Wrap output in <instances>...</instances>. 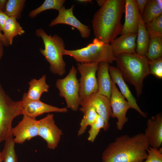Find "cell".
Returning <instances> with one entry per match:
<instances>
[{"instance_id":"obj_1","label":"cell","mask_w":162,"mask_h":162,"mask_svg":"<svg viewBox=\"0 0 162 162\" xmlns=\"http://www.w3.org/2000/svg\"><path fill=\"white\" fill-rule=\"evenodd\" d=\"M124 0H106L94 15L92 27L95 38L109 44L121 34V22L125 11Z\"/></svg>"},{"instance_id":"obj_2","label":"cell","mask_w":162,"mask_h":162,"mask_svg":"<svg viewBox=\"0 0 162 162\" xmlns=\"http://www.w3.org/2000/svg\"><path fill=\"white\" fill-rule=\"evenodd\" d=\"M143 133L117 136L102 153V162H143L149 147Z\"/></svg>"},{"instance_id":"obj_3","label":"cell","mask_w":162,"mask_h":162,"mask_svg":"<svg viewBox=\"0 0 162 162\" xmlns=\"http://www.w3.org/2000/svg\"><path fill=\"white\" fill-rule=\"evenodd\" d=\"M115 61L124 80L134 86L139 98L142 92L143 80L149 74L146 57L136 53H122L116 57Z\"/></svg>"},{"instance_id":"obj_4","label":"cell","mask_w":162,"mask_h":162,"mask_svg":"<svg viewBox=\"0 0 162 162\" xmlns=\"http://www.w3.org/2000/svg\"><path fill=\"white\" fill-rule=\"evenodd\" d=\"M36 36L42 39L44 46L39 51L50 64V70L52 73L61 76L66 72V63L63 60V51L65 49L64 41L57 34L48 35L42 28L37 29Z\"/></svg>"},{"instance_id":"obj_5","label":"cell","mask_w":162,"mask_h":162,"mask_svg":"<svg viewBox=\"0 0 162 162\" xmlns=\"http://www.w3.org/2000/svg\"><path fill=\"white\" fill-rule=\"evenodd\" d=\"M63 55L69 56L78 63H99L102 62L111 63L116 58L110 44H104L95 38L92 43L82 48L64 49Z\"/></svg>"},{"instance_id":"obj_6","label":"cell","mask_w":162,"mask_h":162,"mask_svg":"<svg viewBox=\"0 0 162 162\" xmlns=\"http://www.w3.org/2000/svg\"><path fill=\"white\" fill-rule=\"evenodd\" d=\"M21 115L23 112L21 100H12L0 85V143L13 138V121Z\"/></svg>"},{"instance_id":"obj_7","label":"cell","mask_w":162,"mask_h":162,"mask_svg":"<svg viewBox=\"0 0 162 162\" xmlns=\"http://www.w3.org/2000/svg\"><path fill=\"white\" fill-rule=\"evenodd\" d=\"M77 69L74 66L64 78L58 79L56 85L59 91V95L64 98L67 108L74 111L79 109L80 104V83L77 78Z\"/></svg>"},{"instance_id":"obj_8","label":"cell","mask_w":162,"mask_h":162,"mask_svg":"<svg viewBox=\"0 0 162 162\" xmlns=\"http://www.w3.org/2000/svg\"><path fill=\"white\" fill-rule=\"evenodd\" d=\"M77 65V69L80 75L79 96L81 101L98 92L96 73L99 63H78Z\"/></svg>"},{"instance_id":"obj_9","label":"cell","mask_w":162,"mask_h":162,"mask_svg":"<svg viewBox=\"0 0 162 162\" xmlns=\"http://www.w3.org/2000/svg\"><path fill=\"white\" fill-rule=\"evenodd\" d=\"M80 105L81 107L79 110L82 113L87 107H94L98 115L104 121V130L107 131L109 129L110 125L109 121L112 113L109 99L97 92L91 94L81 101Z\"/></svg>"},{"instance_id":"obj_10","label":"cell","mask_w":162,"mask_h":162,"mask_svg":"<svg viewBox=\"0 0 162 162\" xmlns=\"http://www.w3.org/2000/svg\"><path fill=\"white\" fill-rule=\"evenodd\" d=\"M38 136L46 141L48 148L55 149L63 134L56 124L53 114H48L38 120Z\"/></svg>"},{"instance_id":"obj_11","label":"cell","mask_w":162,"mask_h":162,"mask_svg":"<svg viewBox=\"0 0 162 162\" xmlns=\"http://www.w3.org/2000/svg\"><path fill=\"white\" fill-rule=\"evenodd\" d=\"M111 84L112 90L110 99L112 111L111 117L117 118L116 128L118 130H121L128 121L126 115L128 110L131 108L130 106L118 91L116 84L112 80Z\"/></svg>"},{"instance_id":"obj_12","label":"cell","mask_w":162,"mask_h":162,"mask_svg":"<svg viewBox=\"0 0 162 162\" xmlns=\"http://www.w3.org/2000/svg\"><path fill=\"white\" fill-rule=\"evenodd\" d=\"M22 120L13 128V136L15 143L22 144L38 136V121L36 118L23 115Z\"/></svg>"},{"instance_id":"obj_13","label":"cell","mask_w":162,"mask_h":162,"mask_svg":"<svg viewBox=\"0 0 162 162\" xmlns=\"http://www.w3.org/2000/svg\"><path fill=\"white\" fill-rule=\"evenodd\" d=\"M74 6L73 4L69 8L66 9L64 6H63L58 11L57 16L51 21L49 26L52 27L59 24L69 25L76 28L82 38H88L90 35L91 29L89 27L82 23L74 16L73 10Z\"/></svg>"},{"instance_id":"obj_14","label":"cell","mask_w":162,"mask_h":162,"mask_svg":"<svg viewBox=\"0 0 162 162\" xmlns=\"http://www.w3.org/2000/svg\"><path fill=\"white\" fill-rule=\"evenodd\" d=\"M21 101L23 115L32 117L36 118L46 113H65L68 111L67 107L58 108L45 104L40 100H32L29 99L27 97L26 92L23 94Z\"/></svg>"},{"instance_id":"obj_15","label":"cell","mask_w":162,"mask_h":162,"mask_svg":"<svg viewBox=\"0 0 162 162\" xmlns=\"http://www.w3.org/2000/svg\"><path fill=\"white\" fill-rule=\"evenodd\" d=\"M109 71L112 80L118 85L120 93L129 103L130 108L135 110L142 117L146 118L147 116V113L142 111L138 106L135 98L125 82L119 70L117 67L109 65Z\"/></svg>"},{"instance_id":"obj_16","label":"cell","mask_w":162,"mask_h":162,"mask_svg":"<svg viewBox=\"0 0 162 162\" xmlns=\"http://www.w3.org/2000/svg\"><path fill=\"white\" fill-rule=\"evenodd\" d=\"M144 134L149 146L159 148L162 144V114L159 113L148 119Z\"/></svg>"},{"instance_id":"obj_17","label":"cell","mask_w":162,"mask_h":162,"mask_svg":"<svg viewBox=\"0 0 162 162\" xmlns=\"http://www.w3.org/2000/svg\"><path fill=\"white\" fill-rule=\"evenodd\" d=\"M125 1V20L121 35L137 34L141 15L135 0Z\"/></svg>"},{"instance_id":"obj_18","label":"cell","mask_w":162,"mask_h":162,"mask_svg":"<svg viewBox=\"0 0 162 162\" xmlns=\"http://www.w3.org/2000/svg\"><path fill=\"white\" fill-rule=\"evenodd\" d=\"M137 34L121 35L110 43L115 57L122 53H133L136 52V40Z\"/></svg>"},{"instance_id":"obj_19","label":"cell","mask_w":162,"mask_h":162,"mask_svg":"<svg viewBox=\"0 0 162 162\" xmlns=\"http://www.w3.org/2000/svg\"><path fill=\"white\" fill-rule=\"evenodd\" d=\"M109 63L102 62L99 63L97 72L98 85V92L110 100L112 90L111 79L109 71Z\"/></svg>"},{"instance_id":"obj_20","label":"cell","mask_w":162,"mask_h":162,"mask_svg":"<svg viewBox=\"0 0 162 162\" xmlns=\"http://www.w3.org/2000/svg\"><path fill=\"white\" fill-rule=\"evenodd\" d=\"M29 88L27 93V97L32 100H40L42 94L48 92L49 86L46 82V75H44L38 80L32 79L28 82Z\"/></svg>"},{"instance_id":"obj_21","label":"cell","mask_w":162,"mask_h":162,"mask_svg":"<svg viewBox=\"0 0 162 162\" xmlns=\"http://www.w3.org/2000/svg\"><path fill=\"white\" fill-rule=\"evenodd\" d=\"M136 39V53L141 56H145L148 50L150 38L141 16L139 22Z\"/></svg>"},{"instance_id":"obj_22","label":"cell","mask_w":162,"mask_h":162,"mask_svg":"<svg viewBox=\"0 0 162 162\" xmlns=\"http://www.w3.org/2000/svg\"><path fill=\"white\" fill-rule=\"evenodd\" d=\"M3 31L10 45H12L15 37L21 35L25 32L14 16H8L4 25Z\"/></svg>"},{"instance_id":"obj_23","label":"cell","mask_w":162,"mask_h":162,"mask_svg":"<svg viewBox=\"0 0 162 162\" xmlns=\"http://www.w3.org/2000/svg\"><path fill=\"white\" fill-rule=\"evenodd\" d=\"M162 14V0H148L141 15L145 24Z\"/></svg>"},{"instance_id":"obj_24","label":"cell","mask_w":162,"mask_h":162,"mask_svg":"<svg viewBox=\"0 0 162 162\" xmlns=\"http://www.w3.org/2000/svg\"><path fill=\"white\" fill-rule=\"evenodd\" d=\"M148 61L162 57V37L150 38L148 48L145 56Z\"/></svg>"},{"instance_id":"obj_25","label":"cell","mask_w":162,"mask_h":162,"mask_svg":"<svg viewBox=\"0 0 162 162\" xmlns=\"http://www.w3.org/2000/svg\"><path fill=\"white\" fill-rule=\"evenodd\" d=\"M26 0H8L6 3L4 12L8 16L20 18L25 5Z\"/></svg>"},{"instance_id":"obj_26","label":"cell","mask_w":162,"mask_h":162,"mask_svg":"<svg viewBox=\"0 0 162 162\" xmlns=\"http://www.w3.org/2000/svg\"><path fill=\"white\" fill-rule=\"evenodd\" d=\"M83 113L84 115L80 123V128L77 132L78 136L84 134L87 127L95 122L98 116L94 108L92 106L87 107Z\"/></svg>"},{"instance_id":"obj_27","label":"cell","mask_w":162,"mask_h":162,"mask_svg":"<svg viewBox=\"0 0 162 162\" xmlns=\"http://www.w3.org/2000/svg\"><path fill=\"white\" fill-rule=\"evenodd\" d=\"M65 1V0H45L40 6L31 11L28 14V16L31 18H33L40 13L49 9L58 11Z\"/></svg>"},{"instance_id":"obj_28","label":"cell","mask_w":162,"mask_h":162,"mask_svg":"<svg viewBox=\"0 0 162 162\" xmlns=\"http://www.w3.org/2000/svg\"><path fill=\"white\" fill-rule=\"evenodd\" d=\"M15 144L13 138L5 141L4 147L1 152L4 162H18L14 148Z\"/></svg>"},{"instance_id":"obj_29","label":"cell","mask_w":162,"mask_h":162,"mask_svg":"<svg viewBox=\"0 0 162 162\" xmlns=\"http://www.w3.org/2000/svg\"><path fill=\"white\" fill-rule=\"evenodd\" d=\"M149 38L155 36L162 37V14L145 24Z\"/></svg>"},{"instance_id":"obj_30","label":"cell","mask_w":162,"mask_h":162,"mask_svg":"<svg viewBox=\"0 0 162 162\" xmlns=\"http://www.w3.org/2000/svg\"><path fill=\"white\" fill-rule=\"evenodd\" d=\"M88 131L87 139L89 142H93L98 135L100 130L104 128V122L103 118L98 115L95 122L90 126Z\"/></svg>"},{"instance_id":"obj_31","label":"cell","mask_w":162,"mask_h":162,"mask_svg":"<svg viewBox=\"0 0 162 162\" xmlns=\"http://www.w3.org/2000/svg\"><path fill=\"white\" fill-rule=\"evenodd\" d=\"M149 74L158 79L162 78V57L148 61Z\"/></svg>"},{"instance_id":"obj_32","label":"cell","mask_w":162,"mask_h":162,"mask_svg":"<svg viewBox=\"0 0 162 162\" xmlns=\"http://www.w3.org/2000/svg\"><path fill=\"white\" fill-rule=\"evenodd\" d=\"M147 156L143 162H162V148L149 146L147 150Z\"/></svg>"},{"instance_id":"obj_33","label":"cell","mask_w":162,"mask_h":162,"mask_svg":"<svg viewBox=\"0 0 162 162\" xmlns=\"http://www.w3.org/2000/svg\"><path fill=\"white\" fill-rule=\"evenodd\" d=\"M141 15L142 14L148 0H135Z\"/></svg>"},{"instance_id":"obj_34","label":"cell","mask_w":162,"mask_h":162,"mask_svg":"<svg viewBox=\"0 0 162 162\" xmlns=\"http://www.w3.org/2000/svg\"><path fill=\"white\" fill-rule=\"evenodd\" d=\"M8 16L3 11L0 10V30L3 31L4 24Z\"/></svg>"},{"instance_id":"obj_35","label":"cell","mask_w":162,"mask_h":162,"mask_svg":"<svg viewBox=\"0 0 162 162\" xmlns=\"http://www.w3.org/2000/svg\"><path fill=\"white\" fill-rule=\"evenodd\" d=\"M0 41H1L4 44V46H8L10 45L6 38L4 37L3 34L1 32L0 30Z\"/></svg>"},{"instance_id":"obj_36","label":"cell","mask_w":162,"mask_h":162,"mask_svg":"<svg viewBox=\"0 0 162 162\" xmlns=\"http://www.w3.org/2000/svg\"><path fill=\"white\" fill-rule=\"evenodd\" d=\"M4 46L3 44L0 41V60H1L4 54Z\"/></svg>"},{"instance_id":"obj_37","label":"cell","mask_w":162,"mask_h":162,"mask_svg":"<svg viewBox=\"0 0 162 162\" xmlns=\"http://www.w3.org/2000/svg\"><path fill=\"white\" fill-rule=\"evenodd\" d=\"M7 1L6 0H0V10L4 11Z\"/></svg>"},{"instance_id":"obj_38","label":"cell","mask_w":162,"mask_h":162,"mask_svg":"<svg viewBox=\"0 0 162 162\" xmlns=\"http://www.w3.org/2000/svg\"><path fill=\"white\" fill-rule=\"evenodd\" d=\"M106 0H98L96 2L98 5L100 7L102 6L105 3Z\"/></svg>"},{"instance_id":"obj_39","label":"cell","mask_w":162,"mask_h":162,"mask_svg":"<svg viewBox=\"0 0 162 162\" xmlns=\"http://www.w3.org/2000/svg\"><path fill=\"white\" fill-rule=\"evenodd\" d=\"M77 1L80 3H87L92 2V1L90 0H78Z\"/></svg>"},{"instance_id":"obj_40","label":"cell","mask_w":162,"mask_h":162,"mask_svg":"<svg viewBox=\"0 0 162 162\" xmlns=\"http://www.w3.org/2000/svg\"><path fill=\"white\" fill-rule=\"evenodd\" d=\"M3 158L2 152L0 151V162H2Z\"/></svg>"}]
</instances>
